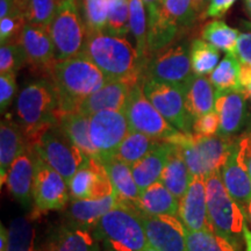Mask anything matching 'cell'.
Segmentation results:
<instances>
[{
	"label": "cell",
	"instance_id": "ee69618b",
	"mask_svg": "<svg viewBox=\"0 0 251 251\" xmlns=\"http://www.w3.org/2000/svg\"><path fill=\"white\" fill-rule=\"evenodd\" d=\"M27 24L26 17L19 13H13L8 17L0 19V41H1V45L15 42L21 35Z\"/></svg>",
	"mask_w": 251,
	"mask_h": 251
},
{
	"label": "cell",
	"instance_id": "d6986e66",
	"mask_svg": "<svg viewBox=\"0 0 251 251\" xmlns=\"http://www.w3.org/2000/svg\"><path fill=\"white\" fill-rule=\"evenodd\" d=\"M39 157L30 146L12 163L6 176V186L17 201L28 208L33 202V187Z\"/></svg>",
	"mask_w": 251,
	"mask_h": 251
},
{
	"label": "cell",
	"instance_id": "cb8c5ba5",
	"mask_svg": "<svg viewBox=\"0 0 251 251\" xmlns=\"http://www.w3.org/2000/svg\"><path fill=\"white\" fill-rule=\"evenodd\" d=\"M147 13H148V41H147V59H148L153 52L175 42L183 29L171 18H169L162 5L148 7Z\"/></svg>",
	"mask_w": 251,
	"mask_h": 251
},
{
	"label": "cell",
	"instance_id": "30bf717a",
	"mask_svg": "<svg viewBox=\"0 0 251 251\" xmlns=\"http://www.w3.org/2000/svg\"><path fill=\"white\" fill-rule=\"evenodd\" d=\"M124 113L131 131H139L153 139L174 142L181 131L176 129L157 111L143 92L142 81L131 87Z\"/></svg>",
	"mask_w": 251,
	"mask_h": 251
},
{
	"label": "cell",
	"instance_id": "ab89813d",
	"mask_svg": "<svg viewBox=\"0 0 251 251\" xmlns=\"http://www.w3.org/2000/svg\"><path fill=\"white\" fill-rule=\"evenodd\" d=\"M83 19L89 33L105 31L107 25V0H81Z\"/></svg>",
	"mask_w": 251,
	"mask_h": 251
},
{
	"label": "cell",
	"instance_id": "b9f144b4",
	"mask_svg": "<svg viewBox=\"0 0 251 251\" xmlns=\"http://www.w3.org/2000/svg\"><path fill=\"white\" fill-rule=\"evenodd\" d=\"M28 24L49 26L57 12L58 0H24Z\"/></svg>",
	"mask_w": 251,
	"mask_h": 251
},
{
	"label": "cell",
	"instance_id": "ffe728a7",
	"mask_svg": "<svg viewBox=\"0 0 251 251\" xmlns=\"http://www.w3.org/2000/svg\"><path fill=\"white\" fill-rule=\"evenodd\" d=\"M177 215L184 224L185 228L190 231L212 229L208 220L205 178H192L186 193L179 200V209Z\"/></svg>",
	"mask_w": 251,
	"mask_h": 251
},
{
	"label": "cell",
	"instance_id": "44dd1931",
	"mask_svg": "<svg viewBox=\"0 0 251 251\" xmlns=\"http://www.w3.org/2000/svg\"><path fill=\"white\" fill-rule=\"evenodd\" d=\"M46 251H100V241L94 229L64 222L50 234Z\"/></svg>",
	"mask_w": 251,
	"mask_h": 251
},
{
	"label": "cell",
	"instance_id": "8992f818",
	"mask_svg": "<svg viewBox=\"0 0 251 251\" xmlns=\"http://www.w3.org/2000/svg\"><path fill=\"white\" fill-rule=\"evenodd\" d=\"M235 140L236 139H227L220 135L201 136L181 133L172 143L180 147L191 175L206 179L213 174H220L233 149Z\"/></svg>",
	"mask_w": 251,
	"mask_h": 251
},
{
	"label": "cell",
	"instance_id": "f907efd6",
	"mask_svg": "<svg viewBox=\"0 0 251 251\" xmlns=\"http://www.w3.org/2000/svg\"><path fill=\"white\" fill-rule=\"evenodd\" d=\"M8 243V229L4 227V225L0 226V251H6Z\"/></svg>",
	"mask_w": 251,
	"mask_h": 251
},
{
	"label": "cell",
	"instance_id": "3957f363",
	"mask_svg": "<svg viewBox=\"0 0 251 251\" xmlns=\"http://www.w3.org/2000/svg\"><path fill=\"white\" fill-rule=\"evenodd\" d=\"M15 118L28 143L47 128L58 125V98L49 78H41L24 86L15 100Z\"/></svg>",
	"mask_w": 251,
	"mask_h": 251
},
{
	"label": "cell",
	"instance_id": "9c48e42d",
	"mask_svg": "<svg viewBox=\"0 0 251 251\" xmlns=\"http://www.w3.org/2000/svg\"><path fill=\"white\" fill-rule=\"evenodd\" d=\"M78 6V0L62 1L48 26L55 47L56 62L76 57L84 49L87 31Z\"/></svg>",
	"mask_w": 251,
	"mask_h": 251
},
{
	"label": "cell",
	"instance_id": "1f68e13d",
	"mask_svg": "<svg viewBox=\"0 0 251 251\" xmlns=\"http://www.w3.org/2000/svg\"><path fill=\"white\" fill-rule=\"evenodd\" d=\"M161 142V140L153 139L139 131H130L119 146L113 157L133 166L152 151Z\"/></svg>",
	"mask_w": 251,
	"mask_h": 251
},
{
	"label": "cell",
	"instance_id": "816d5d0a",
	"mask_svg": "<svg viewBox=\"0 0 251 251\" xmlns=\"http://www.w3.org/2000/svg\"><path fill=\"white\" fill-rule=\"evenodd\" d=\"M247 224L244 226L243 241H244V246H246V251H251V229Z\"/></svg>",
	"mask_w": 251,
	"mask_h": 251
},
{
	"label": "cell",
	"instance_id": "4316f807",
	"mask_svg": "<svg viewBox=\"0 0 251 251\" xmlns=\"http://www.w3.org/2000/svg\"><path fill=\"white\" fill-rule=\"evenodd\" d=\"M133 207L148 215H177L179 200L172 194L161 180L141 191Z\"/></svg>",
	"mask_w": 251,
	"mask_h": 251
},
{
	"label": "cell",
	"instance_id": "60d3db41",
	"mask_svg": "<svg viewBox=\"0 0 251 251\" xmlns=\"http://www.w3.org/2000/svg\"><path fill=\"white\" fill-rule=\"evenodd\" d=\"M162 6L169 18L181 29L192 27L198 19H200L193 0H164Z\"/></svg>",
	"mask_w": 251,
	"mask_h": 251
},
{
	"label": "cell",
	"instance_id": "f1b7e54d",
	"mask_svg": "<svg viewBox=\"0 0 251 251\" xmlns=\"http://www.w3.org/2000/svg\"><path fill=\"white\" fill-rule=\"evenodd\" d=\"M215 87L206 76L193 75L185 87V100L193 120L214 111Z\"/></svg>",
	"mask_w": 251,
	"mask_h": 251
},
{
	"label": "cell",
	"instance_id": "6da1fadb",
	"mask_svg": "<svg viewBox=\"0 0 251 251\" xmlns=\"http://www.w3.org/2000/svg\"><path fill=\"white\" fill-rule=\"evenodd\" d=\"M80 55L92 61L108 80H121L131 86L142 80L144 62L126 37L107 31L89 33Z\"/></svg>",
	"mask_w": 251,
	"mask_h": 251
},
{
	"label": "cell",
	"instance_id": "6f0895ef",
	"mask_svg": "<svg viewBox=\"0 0 251 251\" xmlns=\"http://www.w3.org/2000/svg\"><path fill=\"white\" fill-rule=\"evenodd\" d=\"M248 170H249V175L251 177V155L249 157V162H248Z\"/></svg>",
	"mask_w": 251,
	"mask_h": 251
},
{
	"label": "cell",
	"instance_id": "74e56055",
	"mask_svg": "<svg viewBox=\"0 0 251 251\" xmlns=\"http://www.w3.org/2000/svg\"><path fill=\"white\" fill-rule=\"evenodd\" d=\"M220 51L203 40H194L191 43V63L197 76L211 75L219 65Z\"/></svg>",
	"mask_w": 251,
	"mask_h": 251
},
{
	"label": "cell",
	"instance_id": "8fae6325",
	"mask_svg": "<svg viewBox=\"0 0 251 251\" xmlns=\"http://www.w3.org/2000/svg\"><path fill=\"white\" fill-rule=\"evenodd\" d=\"M250 155L251 130L235 140L233 149L220 171L226 190L243 208H246L251 200V177L248 170Z\"/></svg>",
	"mask_w": 251,
	"mask_h": 251
},
{
	"label": "cell",
	"instance_id": "d4e9b609",
	"mask_svg": "<svg viewBox=\"0 0 251 251\" xmlns=\"http://www.w3.org/2000/svg\"><path fill=\"white\" fill-rule=\"evenodd\" d=\"M28 143L23 128L9 115H6L0 125V177L1 184L5 183L6 176L12 163L24 151Z\"/></svg>",
	"mask_w": 251,
	"mask_h": 251
},
{
	"label": "cell",
	"instance_id": "681fc988",
	"mask_svg": "<svg viewBox=\"0 0 251 251\" xmlns=\"http://www.w3.org/2000/svg\"><path fill=\"white\" fill-rule=\"evenodd\" d=\"M209 1L211 0H193L194 6H196V9L200 19H205V13L209 5Z\"/></svg>",
	"mask_w": 251,
	"mask_h": 251
},
{
	"label": "cell",
	"instance_id": "5b68a950",
	"mask_svg": "<svg viewBox=\"0 0 251 251\" xmlns=\"http://www.w3.org/2000/svg\"><path fill=\"white\" fill-rule=\"evenodd\" d=\"M206 190L211 228L216 234L242 248L243 230L247 224L246 208L238 205L228 193L219 172L206 178Z\"/></svg>",
	"mask_w": 251,
	"mask_h": 251
},
{
	"label": "cell",
	"instance_id": "db71d44e",
	"mask_svg": "<svg viewBox=\"0 0 251 251\" xmlns=\"http://www.w3.org/2000/svg\"><path fill=\"white\" fill-rule=\"evenodd\" d=\"M246 218H247V222H249L251 226V200L246 207Z\"/></svg>",
	"mask_w": 251,
	"mask_h": 251
},
{
	"label": "cell",
	"instance_id": "484cf974",
	"mask_svg": "<svg viewBox=\"0 0 251 251\" xmlns=\"http://www.w3.org/2000/svg\"><path fill=\"white\" fill-rule=\"evenodd\" d=\"M172 149H174V143L162 141L152 151L131 166L134 179L140 191L146 190L150 185L161 180Z\"/></svg>",
	"mask_w": 251,
	"mask_h": 251
},
{
	"label": "cell",
	"instance_id": "603a6c76",
	"mask_svg": "<svg viewBox=\"0 0 251 251\" xmlns=\"http://www.w3.org/2000/svg\"><path fill=\"white\" fill-rule=\"evenodd\" d=\"M120 205L115 193L101 199L70 200L68 203L65 218L67 222L78 227L94 229L103 215Z\"/></svg>",
	"mask_w": 251,
	"mask_h": 251
},
{
	"label": "cell",
	"instance_id": "7402d4cb",
	"mask_svg": "<svg viewBox=\"0 0 251 251\" xmlns=\"http://www.w3.org/2000/svg\"><path fill=\"white\" fill-rule=\"evenodd\" d=\"M131 85L121 80H109L101 89L87 97L77 111L91 117L101 111H125Z\"/></svg>",
	"mask_w": 251,
	"mask_h": 251
},
{
	"label": "cell",
	"instance_id": "277c9868",
	"mask_svg": "<svg viewBox=\"0 0 251 251\" xmlns=\"http://www.w3.org/2000/svg\"><path fill=\"white\" fill-rule=\"evenodd\" d=\"M103 251H143L149 246L139 211L120 205L103 215L94 228Z\"/></svg>",
	"mask_w": 251,
	"mask_h": 251
},
{
	"label": "cell",
	"instance_id": "4dcf8cb0",
	"mask_svg": "<svg viewBox=\"0 0 251 251\" xmlns=\"http://www.w3.org/2000/svg\"><path fill=\"white\" fill-rule=\"evenodd\" d=\"M58 126L78 149L86 156L98 158L97 150L91 142L90 117L78 111L67 113L59 118Z\"/></svg>",
	"mask_w": 251,
	"mask_h": 251
},
{
	"label": "cell",
	"instance_id": "4fadbf2b",
	"mask_svg": "<svg viewBox=\"0 0 251 251\" xmlns=\"http://www.w3.org/2000/svg\"><path fill=\"white\" fill-rule=\"evenodd\" d=\"M250 99L246 90L216 91L215 111L220 118V136L237 139L251 130Z\"/></svg>",
	"mask_w": 251,
	"mask_h": 251
},
{
	"label": "cell",
	"instance_id": "680465c9",
	"mask_svg": "<svg viewBox=\"0 0 251 251\" xmlns=\"http://www.w3.org/2000/svg\"><path fill=\"white\" fill-rule=\"evenodd\" d=\"M143 251H157V250H156V249H153V248H151V247H149V246H148V247H147L146 249H144Z\"/></svg>",
	"mask_w": 251,
	"mask_h": 251
},
{
	"label": "cell",
	"instance_id": "7c38bea8",
	"mask_svg": "<svg viewBox=\"0 0 251 251\" xmlns=\"http://www.w3.org/2000/svg\"><path fill=\"white\" fill-rule=\"evenodd\" d=\"M141 81L147 98L166 121L181 133L193 134L194 120L186 106L185 87L153 80Z\"/></svg>",
	"mask_w": 251,
	"mask_h": 251
},
{
	"label": "cell",
	"instance_id": "9f6ffc18",
	"mask_svg": "<svg viewBox=\"0 0 251 251\" xmlns=\"http://www.w3.org/2000/svg\"><path fill=\"white\" fill-rule=\"evenodd\" d=\"M246 92L248 93V96H249V99H250V101H251V84L246 89Z\"/></svg>",
	"mask_w": 251,
	"mask_h": 251
},
{
	"label": "cell",
	"instance_id": "e575fe53",
	"mask_svg": "<svg viewBox=\"0 0 251 251\" xmlns=\"http://www.w3.org/2000/svg\"><path fill=\"white\" fill-rule=\"evenodd\" d=\"M186 246L187 251H242V248L216 234L212 229L199 231L187 230Z\"/></svg>",
	"mask_w": 251,
	"mask_h": 251
},
{
	"label": "cell",
	"instance_id": "f5cc1de1",
	"mask_svg": "<svg viewBox=\"0 0 251 251\" xmlns=\"http://www.w3.org/2000/svg\"><path fill=\"white\" fill-rule=\"evenodd\" d=\"M163 1L164 0H143L144 5H146V7H151V6H158V5H162Z\"/></svg>",
	"mask_w": 251,
	"mask_h": 251
},
{
	"label": "cell",
	"instance_id": "f546056e",
	"mask_svg": "<svg viewBox=\"0 0 251 251\" xmlns=\"http://www.w3.org/2000/svg\"><path fill=\"white\" fill-rule=\"evenodd\" d=\"M192 178L193 176L184 161L180 147L174 143V149L162 174L161 181L178 200H180L186 193Z\"/></svg>",
	"mask_w": 251,
	"mask_h": 251
},
{
	"label": "cell",
	"instance_id": "ba28073f",
	"mask_svg": "<svg viewBox=\"0 0 251 251\" xmlns=\"http://www.w3.org/2000/svg\"><path fill=\"white\" fill-rule=\"evenodd\" d=\"M193 75L191 43L186 40H176L149 56L144 65L142 80L186 87Z\"/></svg>",
	"mask_w": 251,
	"mask_h": 251
},
{
	"label": "cell",
	"instance_id": "7a4b0ae2",
	"mask_svg": "<svg viewBox=\"0 0 251 251\" xmlns=\"http://www.w3.org/2000/svg\"><path fill=\"white\" fill-rule=\"evenodd\" d=\"M49 79L57 94L61 117L76 112L87 97L109 81L103 72L83 55L56 62Z\"/></svg>",
	"mask_w": 251,
	"mask_h": 251
},
{
	"label": "cell",
	"instance_id": "f35d334b",
	"mask_svg": "<svg viewBox=\"0 0 251 251\" xmlns=\"http://www.w3.org/2000/svg\"><path fill=\"white\" fill-rule=\"evenodd\" d=\"M108 13L106 30L115 36L125 37L129 34V0H107Z\"/></svg>",
	"mask_w": 251,
	"mask_h": 251
},
{
	"label": "cell",
	"instance_id": "bcb514c9",
	"mask_svg": "<svg viewBox=\"0 0 251 251\" xmlns=\"http://www.w3.org/2000/svg\"><path fill=\"white\" fill-rule=\"evenodd\" d=\"M15 74L0 75V109L5 113L17 96Z\"/></svg>",
	"mask_w": 251,
	"mask_h": 251
},
{
	"label": "cell",
	"instance_id": "c3c4849f",
	"mask_svg": "<svg viewBox=\"0 0 251 251\" xmlns=\"http://www.w3.org/2000/svg\"><path fill=\"white\" fill-rule=\"evenodd\" d=\"M236 0H211L205 13V18H222Z\"/></svg>",
	"mask_w": 251,
	"mask_h": 251
},
{
	"label": "cell",
	"instance_id": "836d02e7",
	"mask_svg": "<svg viewBox=\"0 0 251 251\" xmlns=\"http://www.w3.org/2000/svg\"><path fill=\"white\" fill-rule=\"evenodd\" d=\"M202 39L216 49L224 50L225 52L236 56V47L240 30L229 27L221 20L211 21L203 27Z\"/></svg>",
	"mask_w": 251,
	"mask_h": 251
},
{
	"label": "cell",
	"instance_id": "83f0119b",
	"mask_svg": "<svg viewBox=\"0 0 251 251\" xmlns=\"http://www.w3.org/2000/svg\"><path fill=\"white\" fill-rule=\"evenodd\" d=\"M101 162L107 171L113 191L118 197L119 202L122 205L133 206L139 199L141 191L134 179L131 166L114 157Z\"/></svg>",
	"mask_w": 251,
	"mask_h": 251
},
{
	"label": "cell",
	"instance_id": "d590c367",
	"mask_svg": "<svg viewBox=\"0 0 251 251\" xmlns=\"http://www.w3.org/2000/svg\"><path fill=\"white\" fill-rule=\"evenodd\" d=\"M215 91L243 90L240 81V62L235 55L227 54L209 75Z\"/></svg>",
	"mask_w": 251,
	"mask_h": 251
},
{
	"label": "cell",
	"instance_id": "2e32d148",
	"mask_svg": "<svg viewBox=\"0 0 251 251\" xmlns=\"http://www.w3.org/2000/svg\"><path fill=\"white\" fill-rule=\"evenodd\" d=\"M140 215L149 247L157 251H187V230L178 215Z\"/></svg>",
	"mask_w": 251,
	"mask_h": 251
},
{
	"label": "cell",
	"instance_id": "9a60e30c",
	"mask_svg": "<svg viewBox=\"0 0 251 251\" xmlns=\"http://www.w3.org/2000/svg\"><path fill=\"white\" fill-rule=\"evenodd\" d=\"M70 200L68 181L39 158L33 187V202L39 212L62 211Z\"/></svg>",
	"mask_w": 251,
	"mask_h": 251
},
{
	"label": "cell",
	"instance_id": "f6af8a7d",
	"mask_svg": "<svg viewBox=\"0 0 251 251\" xmlns=\"http://www.w3.org/2000/svg\"><path fill=\"white\" fill-rule=\"evenodd\" d=\"M219 129L220 118L215 109L201 115L193 122V134L201 135V136H214L219 134Z\"/></svg>",
	"mask_w": 251,
	"mask_h": 251
},
{
	"label": "cell",
	"instance_id": "52a82bcc",
	"mask_svg": "<svg viewBox=\"0 0 251 251\" xmlns=\"http://www.w3.org/2000/svg\"><path fill=\"white\" fill-rule=\"evenodd\" d=\"M29 146L41 161L57 171L68 184L78 169L89 158V156L72 143L58 125L43 130L30 141Z\"/></svg>",
	"mask_w": 251,
	"mask_h": 251
},
{
	"label": "cell",
	"instance_id": "d6a6232c",
	"mask_svg": "<svg viewBox=\"0 0 251 251\" xmlns=\"http://www.w3.org/2000/svg\"><path fill=\"white\" fill-rule=\"evenodd\" d=\"M6 251H39L35 226L29 219L20 216L12 220Z\"/></svg>",
	"mask_w": 251,
	"mask_h": 251
},
{
	"label": "cell",
	"instance_id": "11a10c76",
	"mask_svg": "<svg viewBox=\"0 0 251 251\" xmlns=\"http://www.w3.org/2000/svg\"><path fill=\"white\" fill-rule=\"evenodd\" d=\"M244 1H246V7H247L248 13H249L251 18V0H244Z\"/></svg>",
	"mask_w": 251,
	"mask_h": 251
},
{
	"label": "cell",
	"instance_id": "5bb4252c",
	"mask_svg": "<svg viewBox=\"0 0 251 251\" xmlns=\"http://www.w3.org/2000/svg\"><path fill=\"white\" fill-rule=\"evenodd\" d=\"M130 131L127 117L121 111H101L90 117L91 142L100 161L114 156Z\"/></svg>",
	"mask_w": 251,
	"mask_h": 251
},
{
	"label": "cell",
	"instance_id": "7bdbcfd3",
	"mask_svg": "<svg viewBox=\"0 0 251 251\" xmlns=\"http://www.w3.org/2000/svg\"><path fill=\"white\" fill-rule=\"evenodd\" d=\"M26 64V54L18 42L5 43L0 47V75H17V72Z\"/></svg>",
	"mask_w": 251,
	"mask_h": 251
},
{
	"label": "cell",
	"instance_id": "e0dca14e",
	"mask_svg": "<svg viewBox=\"0 0 251 251\" xmlns=\"http://www.w3.org/2000/svg\"><path fill=\"white\" fill-rule=\"evenodd\" d=\"M70 200L101 199L114 193L105 166L99 158L89 157L69 181Z\"/></svg>",
	"mask_w": 251,
	"mask_h": 251
},
{
	"label": "cell",
	"instance_id": "ac0fdd59",
	"mask_svg": "<svg viewBox=\"0 0 251 251\" xmlns=\"http://www.w3.org/2000/svg\"><path fill=\"white\" fill-rule=\"evenodd\" d=\"M15 42L24 48L27 64H29L35 71L45 72L50 76L56 58L55 47L48 26L27 24Z\"/></svg>",
	"mask_w": 251,
	"mask_h": 251
},
{
	"label": "cell",
	"instance_id": "91938a15",
	"mask_svg": "<svg viewBox=\"0 0 251 251\" xmlns=\"http://www.w3.org/2000/svg\"><path fill=\"white\" fill-rule=\"evenodd\" d=\"M58 1H59V4H61V2H62V1H64V0H58Z\"/></svg>",
	"mask_w": 251,
	"mask_h": 251
},
{
	"label": "cell",
	"instance_id": "8d00e7d4",
	"mask_svg": "<svg viewBox=\"0 0 251 251\" xmlns=\"http://www.w3.org/2000/svg\"><path fill=\"white\" fill-rule=\"evenodd\" d=\"M130 31L136 41V50L146 65L148 41V13L143 0H129Z\"/></svg>",
	"mask_w": 251,
	"mask_h": 251
},
{
	"label": "cell",
	"instance_id": "7dc6e473",
	"mask_svg": "<svg viewBox=\"0 0 251 251\" xmlns=\"http://www.w3.org/2000/svg\"><path fill=\"white\" fill-rule=\"evenodd\" d=\"M243 30H240L236 57L241 64L251 65V23H242Z\"/></svg>",
	"mask_w": 251,
	"mask_h": 251
}]
</instances>
